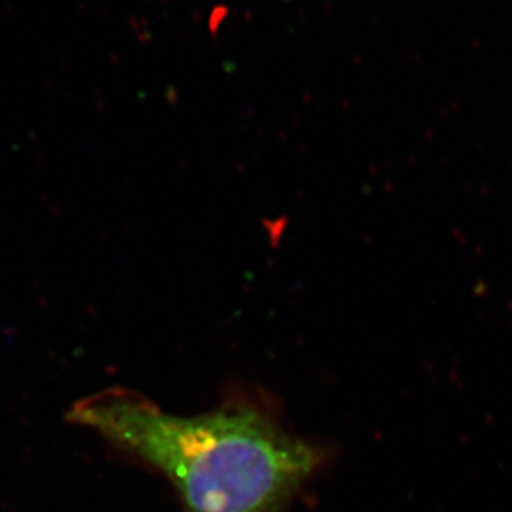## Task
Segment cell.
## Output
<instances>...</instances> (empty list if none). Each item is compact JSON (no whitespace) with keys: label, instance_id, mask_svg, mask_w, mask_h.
I'll use <instances>...</instances> for the list:
<instances>
[{"label":"cell","instance_id":"1","mask_svg":"<svg viewBox=\"0 0 512 512\" xmlns=\"http://www.w3.org/2000/svg\"><path fill=\"white\" fill-rule=\"evenodd\" d=\"M69 419L162 473L187 512L280 511L325 461L323 449L243 401L180 416L109 389L75 404Z\"/></svg>","mask_w":512,"mask_h":512}]
</instances>
